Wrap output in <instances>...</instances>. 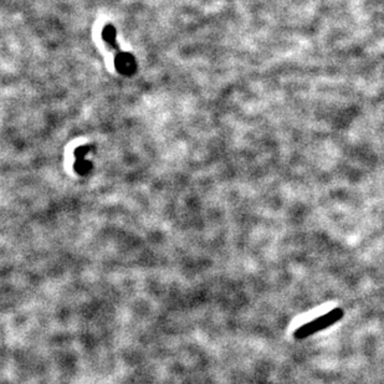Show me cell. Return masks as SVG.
<instances>
[{"mask_svg": "<svg viewBox=\"0 0 384 384\" xmlns=\"http://www.w3.org/2000/svg\"><path fill=\"white\" fill-rule=\"evenodd\" d=\"M343 317V310L342 308H333L329 312L324 313L321 317L315 318L313 321L302 324L300 328H297L294 332V337L296 340H304V338L312 336V334L317 333V332L323 331V329L328 328L332 324H334L338 321L342 320Z\"/></svg>", "mask_w": 384, "mask_h": 384, "instance_id": "6da1fadb", "label": "cell"}]
</instances>
